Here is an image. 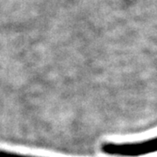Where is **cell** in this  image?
Listing matches in <instances>:
<instances>
[{"mask_svg":"<svg viewBox=\"0 0 157 157\" xmlns=\"http://www.w3.org/2000/svg\"><path fill=\"white\" fill-rule=\"evenodd\" d=\"M103 153L110 155L136 157L157 152V137L134 143H104L101 146Z\"/></svg>","mask_w":157,"mask_h":157,"instance_id":"obj_1","label":"cell"},{"mask_svg":"<svg viewBox=\"0 0 157 157\" xmlns=\"http://www.w3.org/2000/svg\"><path fill=\"white\" fill-rule=\"evenodd\" d=\"M0 157H37V156H33V155H23V154H17V153H13V152L0 150Z\"/></svg>","mask_w":157,"mask_h":157,"instance_id":"obj_2","label":"cell"}]
</instances>
